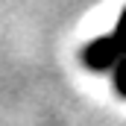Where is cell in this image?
Here are the masks:
<instances>
[{
    "label": "cell",
    "instance_id": "1",
    "mask_svg": "<svg viewBox=\"0 0 126 126\" xmlns=\"http://www.w3.org/2000/svg\"><path fill=\"white\" fill-rule=\"evenodd\" d=\"M111 41H114L117 53H120V50H126V12H123V18H120V24H117V35H114Z\"/></svg>",
    "mask_w": 126,
    "mask_h": 126
},
{
    "label": "cell",
    "instance_id": "2",
    "mask_svg": "<svg viewBox=\"0 0 126 126\" xmlns=\"http://www.w3.org/2000/svg\"><path fill=\"white\" fill-rule=\"evenodd\" d=\"M117 88H120V91L126 94V64L120 67V70H117Z\"/></svg>",
    "mask_w": 126,
    "mask_h": 126
}]
</instances>
